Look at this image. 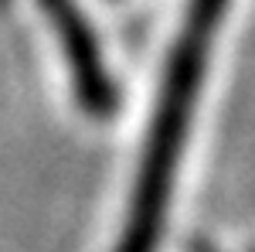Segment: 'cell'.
<instances>
[{
  "instance_id": "1",
  "label": "cell",
  "mask_w": 255,
  "mask_h": 252,
  "mask_svg": "<svg viewBox=\"0 0 255 252\" xmlns=\"http://www.w3.org/2000/svg\"><path fill=\"white\" fill-rule=\"evenodd\" d=\"M225 7H228V0H191V7H187V20H184L177 51L170 58L167 82H163L157 123H153V136H150V154L143 160L146 167L139 177L133 215H129L119 252H153L157 232L163 225V212L170 201L177 157H180L187 123H191V106H194L197 85H201L208 51H211V41H215Z\"/></svg>"
}]
</instances>
